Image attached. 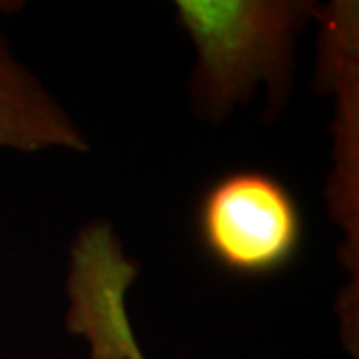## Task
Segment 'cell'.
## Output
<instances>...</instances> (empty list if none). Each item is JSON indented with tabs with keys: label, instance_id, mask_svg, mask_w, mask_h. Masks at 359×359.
<instances>
[{
	"label": "cell",
	"instance_id": "obj_1",
	"mask_svg": "<svg viewBox=\"0 0 359 359\" xmlns=\"http://www.w3.org/2000/svg\"><path fill=\"white\" fill-rule=\"evenodd\" d=\"M316 8L308 0H176V18L198 54L194 112L218 124L264 86L266 120H273L294 86L297 34Z\"/></svg>",
	"mask_w": 359,
	"mask_h": 359
},
{
	"label": "cell",
	"instance_id": "obj_2",
	"mask_svg": "<svg viewBox=\"0 0 359 359\" xmlns=\"http://www.w3.org/2000/svg\"><path fill=\"white\" fill-rule=\"evenodd\" d=\"M205 254L233 276L259 278L283 269L299 252L302 212L282 182L259 170L216 180L198 205Z\"/></svg>",
	"mask_w": 359,
	"mask_h": 359
},
{
	"label": "cell",
	"instance_id": "obj_3",
	"mask_svg": "<svg viewBox=\"0 0 359 359\" xmlns=\"http://www.w3.org/2000/svg\"><path fill=\"white\" fill-rule=\"evenodd\" d=\"M140 273L106 222L78 231L70 250L66 330L86 339L90 359H146L130 323L126 294Z\"/></svg>",
	"mask_w": 359,
	"mask_h": 359
},
{
	"label": "cell",
	"instance_id": "obj_4",
	"mask_svg": "<svg viewBox=\"0 0 359 359\" xmlns=\"http://www.w3.org/2000/svg\"><path fill=\"white\" fill-rule=\"evenodd\" d=\"M313 18L323 26L318 58L320 88H334L337 94L330 205L334 219L346 231V268L358 285V4L318 6Z\"/></svg>",
	"mask_w": 359,
	"mask_h": 359
},
{
	"label": "cell",
	"instance_id": "obj_5",
	"mask_svg": "<svg viewBox=\"0 0 359 359\" xmlns=\"http://www.w3.org/2000/svg\"><path fill=\"white\" fill-rule=\"evenodd\" d=\"M18 6L20 2L0 0V150L88 152L90 144L76 120L14 54L2 30V18Z\"/></svg>",
	"mask_w": 359,
	"mask_h": 359
}]
</instances>
